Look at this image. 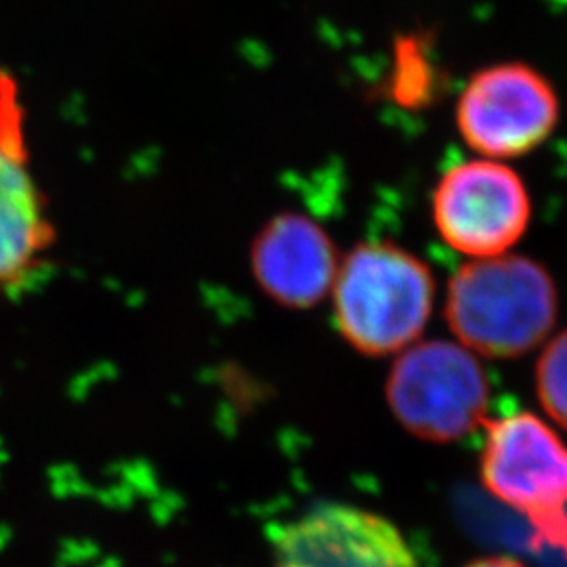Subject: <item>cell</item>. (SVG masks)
I'll return each instance as SVG.
<instances>
[{"instance_id":"obj_1","label":"cell","mask_w":567,"mask_h":567,"mask_svg":"<svg viewBox=\"0 0 567 567\" xmlns=\"http://www.w3.org/2000/svg\"><path fill=\"white\" fill-rule=\"evenodd\" d=\"M557 286L538 261L498 255L463 265L447 284L446 320L458 343L496 360L522 358L557 322Z\"/></svg>"},{"instance_id":"obj_2","label":"cell","mask_w":567,"mask_h":567,"mask_svg":"<svg viewBox=\"0 0 567 567\" xmlns=\"http://www.w3.org/2000/svg\"><path fill=\"white\" fill-rule=\"evenodd\" d=\"M334 320L355 351L383 358L419 341L435 303L429 265L389 243L355 246L332 286Z\"/></svg>"},{"instance_id":"obj_3","label":"cell","mask_w":567,"mask_h":567,"mask_svg":"<svg viewBox=\"0 0 567 567\" xmlns=\"http://www.w3.org/2000/svg\"><path fill=\"white\" fill-rule=\"evenodd\" d=\"M386 402L414 437L452 444L486 423L489 379L463 344L416 341L405 347L391 368Z\"/></svg>"},{"instance_id":"obj_4","label":"cell","mask_w":567,"mask_h":567,"mask_svg":"<svg viewBox=\"0 0 567 567\" xmlns=\"http://www.w3.org/2000/svg\"><path fill=\"white\" fill-rule=\"evenodd\" d=\"M487 492L529 517L540 532L566 522L567 444L532 412H511L487 423L480 458Z\"/></svg>"},{"instance_id":"obj_5","label":"cell","mask_w":567,"mask_h":567,"mask_svg":"<svg viewBox=\"0 0 567 567\" xmlns=\"http://www.w3.org/2000/svg\"><path fill=\"white\" fill-rule=\"evenodd\" d=\"M431 208L440 238L473 259L505 255L522 240L532 219L526 183L503 161L492 158L447 168Z\"/></svg>"},{"instance_id":"obj_6","label":"cell","mask_w":567,"mask_h":567,"mask_svg":"<svg viewBox=\"0 0 567 567\" xmlns=\"http://www.w3.org/2000/svg\"><path fill=\"white\" fill-rule=\"evenodd\" d=\"M559 121L553 84L526 63H501L466 82L456 124L466 145L492 161H508L547 142Z\"/></svg>"},{"instance_id":"obj_7","label":"cell","mask_w":567,"mask_h":567,"mask_svg":"<svg viewBox=\"0 0 567 567\" xmlns=\"http://www.w3.org/2000/svg\"><path fill=\"white\" fill-rule=\"evenodd\" d=\"M53 244L55 227L30 164L20 82L0 68V295L30 282Z\"/></svg>"},{"instance_id":"obj_8","label":"cell","mask_w":567,"mask_h":567,"mask_svg":"<svg viewBox=\"0 0 567 567\" xmlns=\"http://www.w3.org/2000/svg\"><path fill=\"white\" fill-rule=\"evenodd\" d=\"M278 567H419L400 529L360 508L322 507L286 527Z\"/></svg>"},{"instance_id":"obj_9","label":"cell","mask_w":567,"mask_h":567,"mask_svg":"<svg viewBox=\"0 0 567 567\" xmlns=\"http://www.w3.org/2000/svg\"><path fill=\"white\" fill-rule=\"evenodd\" d=\"M337 248L324 227L299 213L264 225L250 248V267L265 295L288 309H311L332 292Z\"/></svg>"},{"instance_id":"obj_10","label":"cell","mask_w":567,"mask_h":567,"mask_svg":"<svg viewBox=\"0 0 567 567\" xmlns=\"http://www.w3.org/2000/svg\"><path fill=\"white\" fill-rule=\"evenodd\" d=\"M536 395L548 416L567 429V330L548 341L536 362Z\"/></svg>"},{"instance_id":"obj_11","label":"cell","mask_w":567,"mask_h":567,"mask_svg":"<svg viewBox=\"0 0 567 567\" xmlns=\"http://www.w3.org/2000/svg\"><path fill=\"white\" fill-rule=\"evenodd\" d=\"M465 567H527L524 561L515 559V557H508V555H492V557H482V559H475L471 564H466Z\"/></svg>"}]
</instances>
